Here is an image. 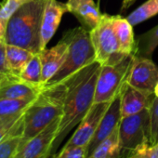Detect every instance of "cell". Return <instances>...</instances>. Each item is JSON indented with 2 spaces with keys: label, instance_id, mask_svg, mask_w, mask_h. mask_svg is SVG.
I'll return each mask as SVG.
<instances>
[{
  "label": "cell",
  "instance_id": "e575fe53",
  "mask_svg": "<svg viewBox=\"0 0 158 158\" xmlns=\"http://www.w3.org/2000/svg\"><path fill=\"white\" fill-rule=\"evenodd\" d=\"M3 43H5V39L2 38V37H0V45H2Z\"/></svg>",
  "mask_w": 158,
  "mask_h": 158
},
{
  "label": "cell",
  "instance_id": "44dd1931",
  "mask_svg": "<svg viewBox=\"0 0 158 158\" xmlns=\"http://www.w3.org/2000/svg\"><path fill=\"white\" fill-rule=\"evenodd\" d=\"M19 76L26 82L44 87L42 84V63L39 53L34 55L31 60L20 73Z\"/></svg>",
  "mask_w": 158,
  "mask_h": 158
},
{
  "label": "cell",
  "instance_id": "f35d334b",
  "mask_svg": "<svg viewBox=\"0 0 158 158\" xmlns=\"http://www.w3.org/2000/svg\"><path fill=\"white\" fill-rule=\"evenodd\" d=\"M0 123H1V122H0Z\"/></svg>",
  "mask_w": 158,
  "mask_h": 158
},
{
  "label": "cell",
  "instance_id": "277c9868",
  "mask_svg": "<svg viewBox=\"0 0 158 158\" xmlns=\"http://www.w3.org/2000/svg\"><path fill=\"white\" fill-rule=\"evenodd\" d=\"M64 35L69 43L66 60L46 86L60 83L79 70L96 61V54L89 32L86 28L76 27L67 31Z\"/></svg>",
  "mask_w": 158,
  "mask_h": 158
},
{
  "label": "cell",
  "instance_id": "d6a6232c",
  "mask_svg": "<svg viewBox=\"0 0 158 158\" xmlns=\"http://www.w3.org/2000/svg\"><path fill=\"white\" fill-rule=\"evenodd\" d=\"M7 74H4V73H0V85L2 84V82H3V80H4V78H5V76H6Z\"/></svg>",
  "mask_w": 158,
  "mask_h": 158
},
{
  "label": "cell",
  "instance_id": "d590c367",
  "mask_svg": "<svg viewBox=\"0 0 158 158\" xmlns=\"http://www.w3.org/2000/svg\"><path fill=\"white\" fill-rule=\"evenodd\" d=\"M126 158H133L132 156H130V157H126Z\"/></svg>",
  "mask_w": 158,
  "mask_h": 158
},
{
  "label": "cell",
  "instance_id": "8992f818",
  "mask_svg": "<svg viewBox=\"0 0 158 158\" xmlns=\"http://www.w3.org/2000/svg\"><path fill=\"white\" fill-rule=\"evenodd\" d=\"M133 55L126 57L116 64L102 66L97 79L94 103L112 102L121 92L127 80Z\"/></svg>",
  "mask_w": 158,
  "mask_h": 158
},
{
  "label": "cell",
  "instance_id": "9c48e42d",
  "mask_svg": "<svg viewBox=\"0 0 158 158\" xmlns=\"http://www.w3.org/2000/svg\"><path fill=\"white\" fill-rule=\"evenodd\" d=\"M60 117L35 137L23 141L14 158H48L56 138Z\"/></svg>",
  "mask_w": 158,
  "mask_h": 158
},
{
  "label": "cell",
  "instance_id": "8fae6325",
  "mask_svg": "<svg viewBox=\"0 0 158 158\" xmlns=\"http://www.w3.org/2000/svg\"><path fill=\"white\" fill-rule=\"evenodd\" d=\"M122 91V90H121ZM121 115V92L111 102L107 111L103 114L98 128L89 144V155L92 151L119 126ZM88 155V156H89Z\"/></svg>",
  "mask_w": 158,
  "mask_h": 158
},
{
  "label": "cell",
  "instance_id": "4fadbf2b",
  "mask_svg": "<svg viewBox=\"0 0 158 158\" xmlns=\"http://www.w3.org/2000/svg\"><path fill=\"white\" fill-rule=\"evenodd\" d=\"M43 89L23 80L19 75L9 73L0 85V99H35Z\"/></svg>",
  "mask_w": 158,
  "mask_h": 158
},
{
  "label": "cell",
  "instance_id": "7402d4cb",
  "mask_svg": "<svg viewBox=\"0 0 158 158\" xmlns=\"http://www.w3.org/2000/svg\"><path fill=\"white\" fill-rule=\"evenodd\" d=\"M137 45L135 53H139V56L151 59L153 51L158 47V25L140 35L138 39Z\"/></svg>",
  "mask_w": 158,
  "mask_h": 158
},
{
  "label": "cell",
  "instance_id": "4dcf8cb0",
  "mask_svg": "<svg viewBox=\"0 0 158 158\" xmlns=\"http://www.w3.org/2000/svg\"><path fill=\"white\" fill-rule=\"evenodd\" d=\"M85 1H88V0H68L66 2V6L68 8V11L69 12H73V10L78 6L80 5L81 3L85 2Z\"/></svg>",
  "mask_w": 158,
  "mask_h": 158
},
{
  "label": "cell",
  "instance_id": "1f68e13d",
  "mask_svg": "<svg viewBox=\"0 0 158 158\" xmlns=\"http://www.w3.org/2000/svg\"><path fill=\"white\" fill-rule=\"evenodd\" d=\"M136 0H123V4H122V8H121V11L124 12L126 11L130 6H132L134 4V2Z\"/></svg>",
  "mask_w": 158,
  "mask_h": 158
},
{
  "label": "cell",
  "instance_id": "484cf974",
  "mask_svg": "<svg viewBox=\"0 0 158 158\" xmlns=\"http://www.w3.org/2000/svg\"><path fill=\"white\" fill-rule=\"evenodd\" d=\"M23 114L20 117L0 123V142L6 138L12 135H19V134L23 135Z\"/></svg>",
  "mask_w": 158,
  "mask_h": 158
},
{
  "label": "cell",
  "instance_id": "7a4b0ae2",
  "mask_svg": "<svg viewBox=\"0 0 158 158\" xmlns=\"http://www.w3.org/2000/svg\"><path fill=\"white\" fill-rule=\"evenodd\" d=\"M48 0H29L20 7L8 22L5 34L7 45L41 51V25Z\"/></svg>",
  "mask_w": 158,
  "mask_h": 158
},
{
  "label": "cell",
  "instance_id": "30bf717a",
  "mask_svg": "<svg viewBox=\"0 0 158 158\" xmlns=\"http://www.w3.org/2000/svg\"><path fill=\"white\" fill-rule=\"evenodd\" d=\"M111 102L94 103L63 147L89 146Z\"/></svg>",
  "mask_w": 158,
  "mask_h": 158
},
{
  "label": "cell",
  "instance_id": "5b68a950",
  "mask_svg": "<svg viewBox=\"0 0 158 158\" xmlns=\"http://www.w3.org/2000/svg\"><path fill=\"white\" fill-rule=\"evenodd\" d=\"M114 17L102 14L100 23L89 32L96 54V61L103 65H114L126 57L120 51L118 40L114 29Z\"/></svg>",
  "mask_w": 158,
  "mask_h": 158
},
{
  "label": "cell",
  "instance_id": "cb8c5ba5",
  "mask_svg": "<svg viewBox=\"0 0 158 158\" xmlns=\"http://www.w3.org/2000/svg\"><path fill=\"white\" fill-rule=\"evenodd\" d=\"M28 1L29 0H6L0 8V37H5L8 22L11 16L20 7Z\"/></svg>",
  "mask_w": 158,
  "mask_h": 158
},
{
  "label": "cell",
  "instance_id": "8d00e7d4",
  "mask_svg": "<svg viewBox=\"0 0 158 158\" xmlns=\"http://www.w3.org/2000/svg\"><path fill=\"white\" fill-rule=\"evenodd\" d=\"M99 3H100V0H99V1H98V7H99Z\"/></svg>",
  "mask_w": 158,
  "mask_h": 158
},
{
  "label": "cell",
  "instance_id": "5bb4252c",
  "mask_svg": "<svg viewBox=\"0 0 158 158\" xmlns=\"http://www.w3.org/2000/svg\"><path fill=\"white\" fill-rule=\"evenodd\" d=\"M69 12L66 3L57 0H48L41 25V51L46 48L48 43L55 35L64 13Z\"/></svg>",
  "mask_w": 158,
  "mask_h": 158
},
{
  "label": "cell",
  "instance_id": "f1b7e54d",
  "mask_svg": "<svg viewBox=\"0 0 158 158\" xmlns=\"http://www.w3.org/2000/svg\"><path fill=\"white\" fill-rule=\"evenodd\" d=\"M89 147L77 146V147H62L60 152L53 158H88Z\"/></svg>",
  "mask_w": 158,
  "mask_h": 158
},
{
  "label": "cell",
  "instance_id": "836d02e7",
  "mask_svg": "<svg viewBox=\"0 0 158 158\" xmlns=\"http://www.w3.org/2000/svg\"><path fill=\"white\" fill-rule=\"evenodd\" d=\"M154 96L158 97V83H157V85H156V87L154 89Z\"/></svg>",
  "mask_w": 158,
  "mask_h": 158
},
{
  "label": "cell",
  "instance_id": "ac0fdd59",
  "mask_svg": "<svg viewBox=\"0 0 158 158\" xmlns=\"http://www.w3.org/2000/svg\"><path fill=\"white\" fill-rule=\"evenodd\" d=\"M83 23V25L90 32L101 22L102 14L100 12L99 7L96 6L93 0H88L78 5L72 12Z\"/></svg>",
  "mask_w": 158,
  "mask_h": 158
},
{
  "label": "cell",
  "instance_id": "83f0119b",
  "mask_svg": "<svg viewBox=\"0 0 158 158\" xmlns=\"http://www.w3.org/2000/svg\"><path fill=\"white\" fill-rule=\"evenodd\" d=\"M133 158H158V142L151 144L149 140L143 141L133 152Z\"/></svg>",
  "mask_w": 158,
  "mask_h": 158
},
{
  "label": "cell",
  "instance_id": "6da1fadb",
  "mask_svg": "<svg viewBox=\"0 0 158 158\" xmlns=\"http://www.w3.org/2000/svg\"><path fill=\"white\" fill-rule=\"evenodd\" d=\"M101 68V63L94 61L63 80L67 90L51 154L57 151L70 131L78 126L94 104L95 89Z\"/></svg>",
  "mask_w": 158,
  "mask_h": 158
},
{
  "label": "cell",
  "instance_id": "ba28073f",
  "mask_svg": "<svg viewBox=\"0 0 158 158\" xmlns=\"http://www.w3.org/2000/svg\"><path fill=\"white\" fill-rule=\"evenodd\" d=\"M127 83L148 94H154L158 83V66L150 59L134 53Z\"/></svg>",
  "mask_w": 158,
  "mask_h": 158
},
{
  "label": "cell",
  "instance_id": "74e56055",
  "mask_svg": "<svg viewBox=\"0 0 158 158\" xmlns=\"http://www.w3.org/2000/svg\"><path fill=\"white\" fill-rule=\"evenodd\" d=\"M1 7H2V5H1V4H0V8H1Z\"/></svg>",
  "mask_w": 158,
  "mask_h": 158
},
{
  "label": "cell",
  "instance_id": "d6986e66",
  "mask_svg": "<svg viewBox=\"0 0 158 158\" xmlns=\"http://www.w3.org/2000/svg\"><path fill=\"white\" fill-rule=\"evenodd\" d=\"M36 98L0 99V122L8 121L22 116Z\"/></svg>",
  "mask_w": 158,
  "mask_h": 158
},
{
  "label": "cell",
  "instance_id": "7c38bea8",
  "mask_svg": "<svg viewBox=\"0 0 158 158\" xmlns=\"http://www.w3.org/2000/svg\"><path fill=\"white\" fill-rule=\"evenodd\" d=\"M69 43L63 35L62 39L51 48H45L39 52L42 63V84H46L56 74L66 60Z\"/></svg>",
  "mask_w": 158,
  "mask_h": 158
},
{
  "label": "cell",
  "instance_id": "52a82bcc",
  "mask_svg": "<svg viewBox=\"0 0 158 158\" xmlns=\"http://www.w3.org/2000/svg\"><path fill=\"white\" fill-rule=\"evenodd\" d=\"M150 137L149 108L141 112L121 118L119 123V138L123 148V156L130 157L134 150Z\"/></svg>",
  "mask_w": 158,
  "mask_h": 158
},
{
  "label": "cell",
  "instance_id": "e0dca14e",
  "mask_svg": "<svg viewBox=\"0 0 158 158\" xmlns=\"http://www.w3.org/2000/svg\"><path fill=\"white\" fill-rule=\"evenodd\" d=\"M88 158H124L119 138V126L92 151Z\"/></svg>",
  "mask_w": 158,
  "mask_h": 158
},
{
  "label": "cell",
  "instance_id": "ffe728a7",
  "mask_svg": "<svg viewBox=\"0 0 158 158\" xmlns=\"http://www.w3.org/2000/svg\"><path fill=\"white\" fill-rule=\"evenodd\" d=\"M34 55L35 53L28 49L6 44V58L11 73L19 75Z\"/></svg>",
  "mask_w": 158,
  "mask_h": 158
},
{
  "label": "cell",
  "instance_id": "f546056e",
  "mask_svg": "<svg viewBox=\"0 0 158 158\" xmlns=\"http://www.w3.org/2000/svg\"><path fill=\"white\" fill-rule=\"evenodd\" d=\"M0 73L9 74L11 73L6 58V43L0 45Z\"/></svg>",
  "mask_w": 158,
  "mask_h": 158
},
{
  "label": "cell",
  "instance_id": "2e32d148",
  "mask_svg": "<svg viewBox=\"0 0 158 158\" xmlns=\"http://www.w3.org/2000/svg\"><path fill=\"white\" fill-rule=\"evenodd\" d=\"M132 27L133 26L127 19L121 18L118 15L114 17V29L118 40L120 51L125 56L135 53L136 42Z\"/></svg>",
  "mask_w": 158,
  "mask_h": 158
},
{
  "label": "cell",
  "instance_id": "3957f363",
  "mask_svg": "<svg viewBox=\"0 0 158 158\" xmlns=\"http://www.w3.org/2000/svg\"><path fill=\"white\" fill-rule=\"evenodd\" d=\"M66 90L64 81L44 87L23 114V141L35 137L61 116Z\"/></svg>",
  "mask_w": 158,
  "mask_h": 158
},
{
  "label": "cell",
  "instance_id": "9a60e30c",
  "mask_svg": "<svg viewBox=\"0 0 158 158\" xmlns=\"http://www.w3.org/2000/svg\"><path fill=\"white\" fill-rule=\"evenodd\" d=\"M154 94L142 92L127 82L121 91V115L122 118L141 112L150 107Z\"/></svg>",
  "mask_w": 158,
  "mask_h": 158
},
{
  "label": "cell",
  "instance_id": "d4e9b609",
  "mask_svg": "<svg viewBox=\"0 0 158 158\" xmlns=\"http://www.w3.org/2000/svg\"><path fill=\"white\" fill-rule=\"evenodd\" d=\"M23 135H12L0 142V158H14L21 144Z\"/></svg>",
  "mask_w": 158,
  "mask_h": 158
},
{
  "label": "cell",
  "instance_id": "603a6c76",
  "mask_svg": "<svg viewBox=\"0 0 158 158\" xmlns=\"http://www.w3.org/2000/svg\"><path fill=\"white\" fill-rule=\"evenodd\" d=\"M156 14H158V0H148L133 12H131L127 16V20L132 26H135L155 16Z\"/></svg>",
  "mask_w": 158,
  "mask_h": 158
},
{
  "label": "cell",
  "instance_id": "4316f807",
  "mask_svg": "<svg viewBox=\"0 0 158 158\" xmlns=\"http://www.w3.org/2000/svg\"><path fill=\"white\" fill-rule=\"evenodd\" d=\"M150 112V137L151 144L158 142V97H153L149 107Z\"/></svg>",
  "mask_w": 158,
  "mask_h": 158
}]
</instances>
